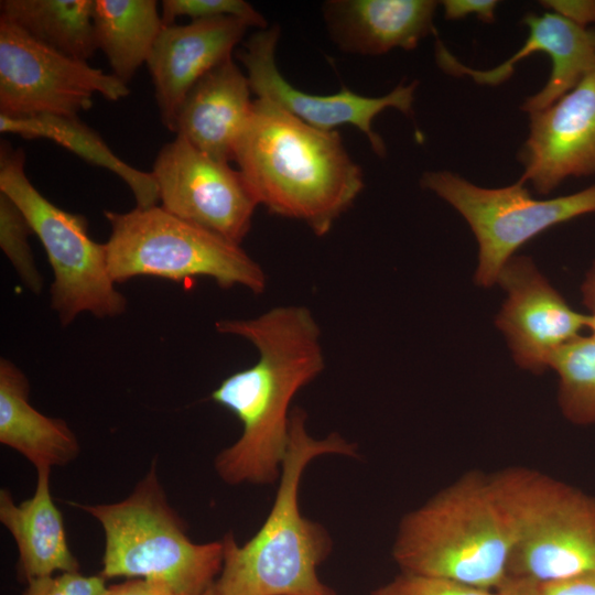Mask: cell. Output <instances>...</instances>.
Here are the masks:
<instances>
[{
    "instance_id": "cell-1",
    "label": "cell",
    "mask_w": 595,
    "mask_h": 595,
    "mask_svg": "<svg viewBox=\"0 0 595 595\" xmlns=\"http://www.w3.org/2000/svg\"><path fill=\"white\" fill-rule=\"evenodd\" d=\"M215 328L247 339L259 354L210 394L242 425L238 440L215 457V470L229 485L273 484L290 441V404L325 368L320 327L309 309L286 305L253 318L220 320Z\"/></svg>"
},
{
    "instance_id": "cell-2",
    "label": "cell",
    "mask_w": 595,
    "mask_h": 595,
    "mask_svg": "<svg viewBox=\"0 0 595 595\" xmlns=\"http://www.w3.org/2000/svg\"><path fill=\"white\" fill-rule=\"evenodd\" d=\"M258 205L326 235L364 187L337 130H322L257 98L234 159Z\"/></svg>"
},
{
    "instance_id": "cell-3",
    "label": "cell",
    "mask_w": 595,
    "mask_h": 595,
    "mask_svg": "<svg viewBox=\"0 0 595 595\" xmlns=\"http://www.w3.org/2000/svg\"><path fill=\"white\" fill-rule=\"evenodd\" d=\"M507 476H464L407 513L392 549L401 571L497 591L519 534Z\"/></svg>"
},
{
    "instance_id": "cell-4",
    "label": "cell",
    "mask_w": 595,
    "mask_h": 595,
    "mask_svg": "<svg viewBox=\"0 0 595 595\" xmlns=\"http://www.w3.org/2000/svg\"><path fill=\"white\" fill-rule=\"evenodd\" d=\"M336 454L357 457V447L333 432L313 437L306 413L291 411L290 441L271 510L245 544L232 533L223 537V566L213 587L218 595H336L317 574L332 551L327 530L300 510V483L314 458Z\"/></svg>"
},
{
    "instance_id": "cell-5",
    "label": "cell",
    "mask_w": 595,
    "mask_h": 595,
    "mask_svg": "<svg viewBox=\"0 0 595 595\" xmlns=\"http://www.w3.org/2000/svg\"><path fill=\"white\" fill-rule=\"evenodd\" d=\"M94 517L105 533L100 575L141 578L174 595H202L223 566L221 540L193 542L183 520L167 502L153 461L131 494L112 504H74Z\"/></svg>"
},
{
    "instance_id": "cell-6",
    "label": "cell",
    "mask_w": 595,
    "mask_h": 595,
    "mask_svg": "<svg viewBox=\"0 0 595 595\" xmlns=\"http://www.w3.org/2000/svg\"><path fill=\"white\" fill-rule=\"evenodd\" d=\"M110 235L105 242L115 283L149 275L172 281L213 279L218 286L264 291V271L241 247L175 217L159 206L126 213L105 210Z\"/></svg>"
},
{
    "instance_id": "cell-7",
    "label": "cell",
    "mask_w": 595,
    "mask_h": 595,
    "mask_svg": "<svg viewBox=\"0 0 595 595\" xmlns=\"http://www.w3.org/2000/svg\"><path fill=\"white\" fill-rule=\"evenodd\" d=\"M24 163V151L1 140L0 192L21 209L44 247L54 278L51 306L61 324L84 312L99 318L121 315L127 300L110 277L105 244L90 238L85 216L44 197L28 178Z\"/></svg>"
},
{
    "instance_id": "cell-8",
    "label": "cell",
    "mask_w": 595,
    "mask_h": 595,
    "mask_svg": "<svg viewBox=\"0 0 595 595\" xmlns=\"http://www.w3.org/2000/svg\"><path fill=\"white\" fill-rule=\"evenodd\" d=\"M513 484L519 534L508 577L549 584L595 574V498L527 469H513Z\"/></svg>"
},
{
    "instance_id": "cell-9",
    "label": "cell",
    "mask_w": 595,
    "mask_h": 595,
    "mask_svg": "<svg viewBox=\"0 0 595 595\" xmlns=\"http://www.w3.org/2000/svg\"><path fill=\"white\" fill-rule=\"evenodd\" d=\"M421 185L468 223L479 248L475 282L483 288L497 283L502 267L528 240L552 226L595 212V184L551 199L533 198L519 181L486 188L450 171L425 172Z\"/></svg>"
},
{
    "instance_id": "cell-10",
    "label": "cell",
    "mask_w": 595,
    "mask_h": 595,
    "mask_svg": "<svg viewBox=\"0 0 595 595\" xmlns=\"http://www.w3.org/2000/svg\"><path fill=\"white\" fill-rule=\"evenodd\" d=\"M128 86L87 62L66 56L0 17V115L77 116L99 94L117 101Z\"/></svg>"
},
{
    "instance_id": "cell-11",
    "label": "cell",
    "mask_w": 595,
    "mask_h": 595,
    "mask_svg": "<svg viewBox=\"0 0 595 595\" xmlns=\"http://www.w3.org/2000/svg\"><path fill=\"white\" fill-rule=\"evenodd\" d=\"M151 173L170 214L237 245L248 235L258 203L240 171L176 136L161 148Z\"/></svg>"
},
{
    "instance_id": "cell-12",
    "label": "cell",
    "mask_w": 595,
    "mask_h": 595,
    "mask_svg": "<svg viewBox=\"0 0 595 595\" xmlns=\"http://www.w3.org/2000/svg\"><path fill=\"white\" fill-rule=\"evenodd\" d=\"M279 36L278 25L262 29L253 33L237 54L257 98L277 104L317 129L331 131L342 125H351L366 136L374 152L383 156L386 145L372 130V120L386 108L411 115L418 83H401L381 97H366L347 88L331 95L309 94L292 86L278 69L275 48Z\"/></svg>"
},
{
    "instance_id": "cell-13",
    "label": "cell",
    "mask_w": 595,
    "mask_h": 595,
    "mask_svg": "<svg viewBox=\"0 0 595 595\" xmlns=\"http://www.w3.org/2000/svg\"><path fill=\"white\" fill-rule=\"evenodd\" d=\"M497 283L507 299L496 318L518 366L533 372L549 368L551 356L581 336L589 315L571 309L529 257L513 256Z\"/></svg>"
},
{
    "instance_id": "cell-14",
    "label": "cell",
    "mask_w": 595,
    "mask_h": 595,
    "mask_svg": "<svg viewBox=\"0 0 595 595\" xmlns=\"http://www.w3.org/2000/svg\"><path fill=\"white\" fill-rule=\"evenodd\" d=\"M529 116L519 182L547 195L567 177L595 174V68L554 104Z\"/></svg>"
},
{
    "instance_id": "cell-15",
    "label": "cell",
    "mask_w": 595,
    "mask_h": 595,
    "mask_svg": "<svg viewBox=\"0 0 595 595\" xmlns=\"http://www.w3.org/2000/svg\"><path fill=\"white\" fill-rule=\"evenodd\" d=\"M522 23L529 30L523 45L508 60L490 69H474L462 64L442 43L435 42V58L445 73L468 76L479 85L496 86L513 73L515 64L532 53L542 52L552 62L547 84L528 97L521 109L542 110L572 90L595 68V26L582 28L554 13H527Z\"/></svg>"
},
{
    "instance_id": "cell-16",
    "label": "cell",
    "mask_w": 595,
    "mask_h": 595,
    "mask_svg": "<svg viewBox=\"0 0 595 595\" xmlns=\"http://www.w3.org/2000/svg\"><path fill=\"white\" fill-rule=\"evenodd\" d=\"M249 24L234 17L194 20L161 30L148 67L162 123L175 131L177 111L193 85L232 56Z\"/></svg>"
},
{
    "instance_id": "cell-17",
    "label": "cell",
    "mask_w": 595,
    "mask_h": 595,
    "mask_svg": "<svg viewBox=\"0 0 595 595\" xmlns=\"http://www.w3.org/2000/svg\"><path fill=\"white\" fill-rule=\"evenodd\" d=\"M249 79L232 56L201 77L176 116V136L206 155L228 163L253 110Z\"/></svg>"
},
{
    "instance_id": "cell-18",
    "label": "cell",
    "mask_w": 595,
    "mask_h": 595,
    "mask_svg": "<svg viewBox=\"0 0 595 595\" xmlns=\"http://www.w3.org/2000/svg\"><path fill=\"white\" fill-rule=\"evenodd\" d=\"M439 6L433 0H332L323 12L339 50L381 55L393 48L413 50L434 32Z\"/></svg>"
},
{
    "instance_id": "cell-19",
    "label": "cell",
    "mask_w": 595,
    "mask_h": 595,
    "mask_svg": "<svg viewBox=\"0 0 595 595\" xmlns=\"http://www.w3.org/2000/svg\"><path fill=\"white\" fill-rule=\"evenodd\" d=\"M33 496L15 504L8 489L0 490V521L17 543L18 576L23 583L63 572L79 571L71 551L61 511L51 494V468L36 469Z\"/></svg>"
},
{
    "instance_id": "cell-20",
    "label": "cell",
    "mask_w": 595,
    "mask_h": 595,
    "mask_svg": "<svg viewBox=\"0 0 595 595\" xmlns=\"http://www.w3.org/2000/svg\"><path fill=\"white\" fill-rule=\"evenodd\" d=\"M30 383L11 360L0 359V442L23 455L36 469L64 466L79 453L68 424L37 411L29 401Z\"/></svg>"
},
{
    "instance_id": "cell-21",
    "label": "cell",
    "mask_w": 595,
    "mask_h": 595,
    "mask_svg": "<svg viewBox=\"0 0 595 595\" xmlns=\"http://www.w3.org/2000/svg\"><path fill=\"white\" fill-rule=\"evenodd\" d=\"M0 131L26 139L52 140L88 163L115 173L131 190L137 207H153L160 199L152 173L134 169L122 161L78 116L39 115L12 118L0 115Z\"/></svg>"
},
{
    "instance_id": "cell-22",
    "label": "cell",
    "mask_w": 595,
    "mask_h": 595,
    "mask_svg": "<svg viewBox=\"0 0 595 595\" xmlns=\"http://www.w3.org/2000/svg\"><path fill=\"white\" fill-rule=\"evenodd\" d=\"M94 30L97 48L126 85L148 62L163 29L154 0H95Z\"/></svg>"
},
{
    "instance_id": "cell-23",
    "label": "cell",
    "mask_w": 595,
    "mask_h": 595,
    "mask_svg": "<svg viewBox=\"0 0 595 595\" xmlns=\"http://www.w3.org/2000/svg\"><path fill=\"white\" fill-rule=\"evenodd\" d=\"M94 6L95 0H2L0 17L35 41L87 62L98 50Z\"/></svg>"
},
{
    "instance_id": "cell-24",
    "label": "cell",
    "mask_w": 595,
    "mask_h": 595,
    "mask_svg": "<svg viewBox=\"0 0 595 595\" xmlns=\"http://www.w3.org/2000/svg\"><path fill=\"white\" fill-rule=\"evenodd\" d=\"M560 378V404L564 415L578 424L595 423V337L578 336L550 358Z\"/></svg>"
},
{
    "instance_id": "cell-25",
    "label": "cell",
    "mask_w": 595,
    "mask_h": 595,
    "mask_svg": "<svg viewBox=\"0 0 595 595\" xmlns=\"http://www.w3.org/2000/svg\"><path fill=\"white\" fill-rule=\"evenodd\" d=\"M33 232L17 204L0 192V247L21 281L33 293H40L43 278L36 268L29 236Z\"/></svg>"
},
{
    "instance_id": "cell-26",
    "label": "cell",
    "mask_w": 595,
    "mask_h": 595,
    "mask_svg": "<svg viewBox=\"0 0 595 595\" xmlns=\"http://www.w3.org/2000/svg\"><path fill=\"white\" fill-rule=\"evenodd\" d=\"M161 17L164 26L174 24L178 17H188L192 21L234 17L249 26L261 30L268 28L262 14L242 0H164Z\"/></svg>"
},
{
    "instance_id": "cell-27",
    "label": "cell",
    "mask_w": 595,
    "mask_h": 595,
    "mask_svg": "<svg viewBox=\"0 0 595 595\" xmlns=\"http://www.w3.org/2000/svg\"><path fill=\"white\" fill-rule=\"evenodd\" d=\"M371 595H498V592L443 577L401 572L390 582L374 589Z\"/></svg>"
},
{
    "instance_id": "cell-28",
    "label": "cell",
    "mask_w": 595,
    "mask_h": 595,
    "mask_svg": "<svg viewBox=\"0 0 595 595\" xmlns=\"http://www.w3.org/2000/svg\"><path fill=\"white\" fill-rule=\"evenodd\" d=\"M106 581L100 574L63 572L31 580L22 595H101L107 588Z\"/></svg>"
},
{
    "instance_id": "cell-29",
    "label": "cell",
    "mask_w": 595,
    "mask_h": 595,
    "mask_svg": "<svg viewBox=\"0 0 595 595\" xmlns=\"http://www.w3.org/2000/svg\"><path fill=\"white\" fill-rule=\"evenodd\" d=\"M446 20H461L475 15L485 23L495 21L496 0H445L441 2Z\"/></svg>"
},
{
    "instance_id": "cell-30",
    "label": "cell",
    "mask_w": 595,
    "mask_h": 595,
    "mask_svg": "<svg viewBox=\"0 0 595 595\" xmlns=\"http://www.w3.org/2000/svg\"><path fill=\"white\" fill-rule=\"evenodd\" d=\"M540 3L578 26L589 28L595 23V0H545Z\"/></svg>"
},
{
    "instance_id": "cell-31",
    "label": "cell",
    "mask_w": 595,
    "mask_h": 595,
    "mask_svg": "<svg viewBox=\"0 0 595 595\" xmlns=\"http://www.w3.org/2000/svg\"><path fill=\"white\" fill-rule=\"evenodd\" d=\"M536 585L540 595H595V574Z\"/></svg>"
},
{
    "instance_id": "cell-32",
    "label": "cell",
    "mask_w": 595,
    "mask_h": 595,
    "mask_svg": "<svg viewBox=\"0 0 595 595\" xmlns=\"http://www.w3.org/2000/svg\"><path fill=\"white\" fill-rule=\"evenodd\" d=\"M101 595H174L162 584L141 578H130L119 584L107 586Z\"/></svg>"
},
{
    "instance_id": "cell-33",
    "label": "cell",
    "mask_w": 595,
    "mask_h": 595,
    "mask_svg": "<svg viewBox=\"0 0 595 595\" xmlns=\"http://www.w3.org/2000/svg\"><path fill=\"white\" fill-rule=\"evenodd\" d=\"M498 595H540L532 582L508 577L497 589Z\"/></svg>"
},
{
    "instance_id": "cell-34",
    "label": "cell",
    "mask_w": 595,
    "mask_h": 595,
    "mask_svg": "<svg viewBox=\"0 0 595 595\" xmlns=\"http://www.w3.org/2000/svg\"><path fill=\"white\" fill-rule=\"evenodd\" d=\"M581 290L583 303L592 312V315H595V263L588 271Z\"/></svg>"
},
{
    "instance_id": "cell-35",
    "label": "cell",
    "mask_w": 595,
    "mask_h": 595,
    "mask_svg": "<svg viewBox=\"0 0 595 595\" xmlns=\"http://www.w3.org/2000/svg\"><path fill=\"white\" fill-rule=\"evenodd\" d=\"M586 328H588L592 332V336L595 337V315L588 316Z\"/></svg>"
},
{
    "instance_id": "cell-36",
    "label": "cell",
    "mask_w": 595,
    "mask_h": 595,
    "mask_svg": "<svg viewBox=\"0 0 595 595\" xmlns=\"http://www.w3.org/2000/svg\"><path fill=\"white\" fill-rule=\"evenodd\" d=\"M202 595H218V594L216 593V591L212 586L205 593H203Z\"/></svg>"
}]
</instances>
